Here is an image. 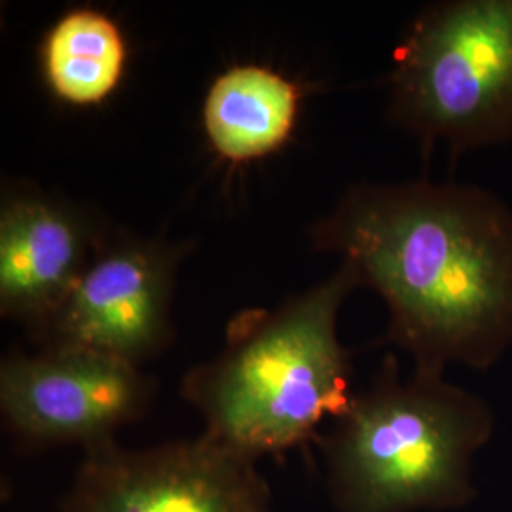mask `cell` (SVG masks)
<instances>
[{
    "instance_id": "1",
    "label": "cell",
    "mask_w": 512,
    "mask_h": 512,
    "mask_svg": "<svg viewBox=\"0 0 512 512\" xmlns=\"http://www.w3.org/2000/svg\"><path fill=\"white\" fill-rule=\"evenodd\" d=\"M387 310L412 370H488L512 348V209L475 184L361 183L310 230Z\"/></svg>"
},
{
    "instance_id": "2",
    "label": "cell",
    "mask_w": 512,
    "mask_h": 512,
    "mask_svg": "<svg viewBox=\"0 0 512 512\" xmlns=\"http://www.w3.org/2000/svg\"><path fill=\"white\" fill-rule=\"evenodd\" d=\"M359 279L348 264L275 310L245 311L226 346L184 376L181 393L203 433L247 458L281 456L346 412L353 366L338 315Z\"/></svg>"
},
{
    "instance_id": "3",
    "label": "cell",
    "mask_w": 512,
    "mask_h": 512,
    "mask_svg": "<svg viewBox=\"0 0 512 512\" xmlns=\"http://www.w3.org/2000/svg\"><path fill=\"white\" fill-rule=\"evenodd\" d=\"M492 406L446 376L387 357L321 439L338 512L459 511L476 497L473 463L494 437Z\"/></svg>"
},
{
    "instance_id": "4",
    "label": "cell",
    "mask_w": 512,
    "mask_h": 512,
    "mask_svg": "<svg viewBox=\"0 0 512 512\" xmlns=\"http://www.w3.org/2000/svg\"><path fill=\"white\" fill-rule=\"evenodd\" d=\"M389 120L454 156L512 141V0H442L393 52Z\"/></svg>"
},
{
    "instance_id": "5",
    "label": "cell",
    "mask_w": 512,
    "mask_h": 512,
    "mask_svg": "<svg viewBox=\"0 0 512 512\" xmlns=\"http://www.w3.org/2000/svg\"><path fill=\"white\" fill-rule=\"evenodd\" d=\"M61 512H277L258 461L202 433L126 448L84 450Z\"/></svg>"
},
{
    "instance_id": "6",
    "label": "cell",
    "mask_w": 512,
    "mask_h": 512,
    "mask_svg": "<svg viewBox=\"0 0 512 512\" xmlns=\"http://www.w3.org/2000/svg\"><path fill=\"white\" fill-rule=\"evenodd\" d=\"M152 397L154 382L139 366L86 349L12 353L0 365L2 420L31 448L90 450L116 440L118 429L147 412Z\"/></svg>"
},
{
    "instance_id": "7",
    "label": "cell",
    "mask_w": 512,
    "mask_h": 512,
    "mask_svg": "<svg viewBox=\"0 0 512 512\" xmlns=\"http://www.w3.org/2000/svg\"><path fill=\"white\" fill-rule=\"evenodd\" d=\"M181 255L164 241L137 239L99 249L38 332L42 348L86 349L141 368L173 338L171 298Z\"/></svg>"
},
{
    "instance_id": "8",
    "label": "cell",
    "mask_w": 512,
    "mask_h": 512,
    "mask_svg": "<svg viewBox=\"0 0 512 512\" xmlns=\"http://www.w3.org/2000/svg\"><path fill=\"white\" fill-rule=\"evenodd\" d=\"M99 253L88 220L35 190L0 207V313L38 334Z\"/></svg>"
},
{
    "instance_id": "9",
    "label": "cell",
    "mask_w": 512,
    "mask_h": 512,
    "mask_svg": "<svg viewBox=\"0 0 512 512\" xmlns=\"http://www.w3.org/2000/svg\"><path fill=\"white\" fill-rule=\"evenodd\" d=\"M302 105L300 86L262 65H234L220 73L203 99V133L230 164L274 154L293 135Z\"/></svg>"
},
{
    "instance_id": "10",
    "label": "cell",
    "mask_w": 512,
    "mask_h": 512,
    "mask_svg": "<svg viewBox=\"0 0 512 512\" xmlns=\"http://www.w3.org/2000/svg\"><path fill=\"white\" fill-rule=\"evenodd\" d=\"M128 44L118 23L93 8H74L55 21L40 46L44 80L73 107H95L120 86Z\"/></svg>"
}]
</instances>
